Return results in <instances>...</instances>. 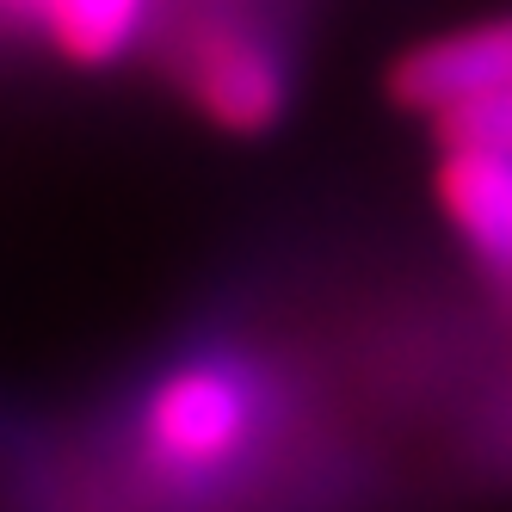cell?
Listing matches in <instances>:
<instances>
[{
    "instance_id": "7a4b0ae2",
    "label": "cell",
    "mask_w": 512,
    "mask_h": 512,
    "mask_svg": "<svg viewBox=\"0 0 512 512\" xmlns=\"http://www.w3.org/2000/svg\"><path fill=\"white\" fill-rule=\"evenodd\" d=\"M173 81L186 105L223 136H266L290 118L297 75L278 31L247 19L235 7H198L186 13L173 38Z\"/></svg>"
},
{
    "instance_id": "6da1fadb",
    "label": "cell",
    "mask_w": 512,
    "mask_h": 512,
    "mask_svg": "<svg viewBox=\"0 0 512 512\" xmlns=\"http://www.w3.org/2000/svg\"><path fill=\"white\" fill-rule=\"evenodd\" d=\"M266 420V395L235 358H186L142 395L136 445L142 463L167 482H210L229 475Z\"/></svg>"
},
{
    "instance_id": "5b68a950",
    "label": "cell",
    "mask_w": 512,
    "mask_h": 512,
    "mask_svg": "<svg viewBox=\"0 0 512 512\" xmlns=\"http://www.w3.org/2000/svg\"><path fill=\"white\" fill-rule=\"evenodd\" d=\"M31 13H38L44 38L56 44L62 62L112 68L142 44V31L155 25L161 0H31Z\"/></svg>"
},
{
    "instance_id": "277c9868",
    "label": "cell",
    "mask_w": 512,
    "mask_h": 512,
    "mask_svg": "<svg viewBox=\"0 0 512 512\" xmlns=\"http://www.w3.org/2000/svg\"><path fill=\"white\" fill-rule=\"evenodd\" d=\"M432 192H438V216L475 253V266L512 290V155L438 142Z\"/></svg>"
},
{
    "instance_id": "8992f818",
    "label": "cell",
    "mask_w": 512,
    "mask_h": 512,
    "mask_svg": "<svg viewBox=\"0 0 512 512\" xmlns=\"http://www.w3.org/2000/svg\"><path fill=\"white\" fill-rule=\"evenodd\" d=\"M438 142H469V149H494L512 155V93H488V99H469L457 112L432 118Z\"/></svg>"
},
{
    "instance_id": "3957f363",
    "label": "cell",
    "mask_w": 512,
    "mask_h": 512,
    "mask_svg": "<svg viewBox=\"0 0 512 512\" xmlns=\"http://www.w3.org/2000/svg\"><path fill=\"white\" fill-rule=\"evenodd\" d=\"M488 93H512V13L432 31L389 62V99L426 124Z\"/></svg>"
}]
</instances>
